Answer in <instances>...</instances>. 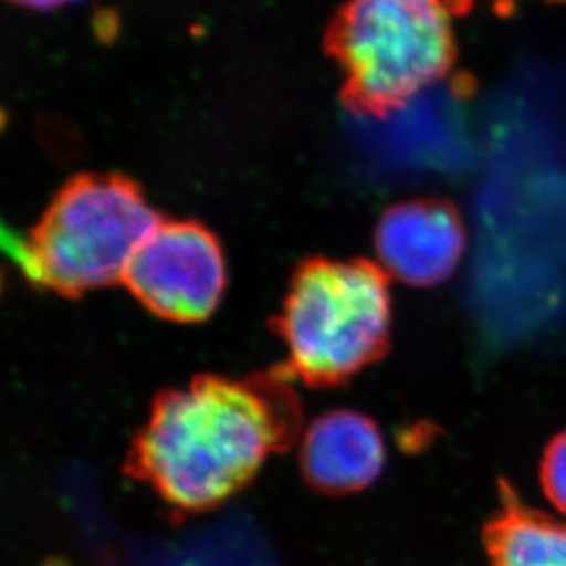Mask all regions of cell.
<instances>
[{"label":"cell","mask_w":566,"mask_h":566,"mask_svg":"<svg viewBox=\"0 0 566 566\" xmlns=\"http://www.w3.org/2000/svg\"><path fill=\"white\" fill-rule=\"evenodd\" d=\"M385 442L369 417L337 409L312 422L301 443V471L325 495L361 492L378 479Z\"/></svg>","instance_id":"52a82bcc"},{"label":"cell","mask_w":566,"mask_h":566,"mask_svg":"<svg viewBox=\"0 0 566 566\" xmlns=\"http://www.w3.org/2000/svg\"><path fill=\"white\" fill-rule=\"evenodd\" d=\"M13 2L32 8V10H54L57 6L69 4L74 0H13Z\"/></svg>","instance_id":"30bf717a"},{"label":"cell","mask_w":566,"mask_h":566,"mask_svg":"<svg viewBox=\"0 0 566 566\" xmlns=\"http://www.w3.org/2000/svg\"><path fill=\"white\" fill-rule=\"evenodd\" d=\"M464 228L453 209L437 202H407L379 220V266L412 286L439 284L454 272L464 252Z\"/></svg>","instance_id":"8992f818"},{"label":"cell","mask_w":566,"mask_h":566,"mask_svg":"<svg viewBox=\"0 0 566 566\" xmlns=\"http://www.w3.org/2000/svg\"><path fill=\"white\" fill-rule=\"evenodd\" d=\"M286 373L200 376L158 396L127 471L177 512H206L241 492L301 431Z\"/></svg>","instance_id":"6da1fadb"},{"label":"cell","mask_w":566,"mask_h":566,"mask_svg":"<svg viewBox=\"0 0 566 566\" xmlns=\"http://www.w3.org/2000/svg\"><path fill=\"white\" fill-rule=\"evenodd\" d=\"M541 486L552 506L566 515V429L546 446L541 460Z\"/></svg>","instance_id":"9c48e42d"},{"label":"cell","mask_w":566,"mask_h":566,"mask_svg":"<svg viewBox=\"0 0 566 566\" xmlns=\"http://www.w3.org/2000/svg\"><path fill=\"white\" fill-rule=\"evenodd\" d=\"M354 113L403 107L448 74L454 61L449 0H348L326 33Z\"/></svg>","instance_id":"7a4b0ae2"},{"label":"cell","mask_w":566,"mask_h":566,"mask_svg":"<svg viewBox=\"0 0 566 566\" xmlns=\"http://www.w3.org/2000/svg\"><path fill=\"white\" fill-rule=\"evenodd\" d=\"M389 331L387 273L365 261L306 262L279 317L286 373L312 387L343 384L375 364Z\"/></svg>","instance_id":"277c9868"},{"label":"cell","mask_w":566,"mask_h":566,"mask_svg":"<svg viewBox=\"0 0 566 566\" xmlns=\"http://www.w3.org/2000/svg\"><path fill=\"white\" fill-rule=\"evenodd\" d=\"M499 497L482 532L488 566H566V523L526 506L504 481Z\"/></svg>","instance_id":"ba28073f"},{"label":"cell","mask_w":566,"mask_h":566,"mask_svg":"<svg viewBox=\"0 0 566 566\" xmlns=\"http://www.w3.org/2000/svg\"><path fill=\"white\" fill-rule=\"evenodd\" d=\"M160 220L130 180L86 175L61 189L17 262L33 283L66 295L124 281Z\"/></svg>","instance_id":"3957f363"},{"label":"cell","mask_w":566,"mask_h":566,"mask_svg":"<svg viewBox=\"0 0 566 566\" xmlns=\"http://www.w3.org/2000/svg\"><path fill=\"white\" fill-rule=\"evenodd\" d=\"M557 2H566V0H557Z\"/></svg>","instance_id":"8fae6325"},{"label":"cell","mask_w":566,"mask_h":566,"mask_svg":"<svg viewBox=\"0 0 566 566\" xmlns=\"http://www.w3.org/2000/svg\"><path fill=\"white\" fill-rule=\"evenodd\" d=\"M124 283L164 319L195 323L213 314L226 284L222 250L195 222H160L134 255Z\"/></svg>","instance_id":"5b68a950"}]
</instances>
